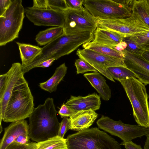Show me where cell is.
Masks as SVG:
<instances>
[{
  "instance_id": "d6986e66",
  "label": "cell",
  "mask_w": 149,
  "mask_h": 149,
  "mask_svg": "<svg viewBox=\"0 0 149 149\" xmlns=\"http://www.w3.org/2000/svg\"><path fill=\"white\" fill-rule=\"evenodd\" d=\"M18 45L22 62V68L30 64L39 56L42 51V48L30 44L16 42Z\"/></svg>"
},
{
  "instance_id": "f6af8a7d",
  "label": "cell",
  "mask_w": 149,
  "mask_h": 149,
  "mask_svg": "<svg viewBox=\"0 0 149 149\" xmlns=\"http://www.w3.org/2000/svg\"></svg>"
},
{
  "instance_id": "30bf717a",
  "label": "cell",
  "mask_w": 149,
  "mask_h": 149,
  "mask_svg": "<svg viewBox=\"0 0 149 149\" xmlns=\"http://www.w3.org/2000/svg\"><path fill=\"white\" fill-rule=\"evenodd\" d=\"M76 54L79 58L84 60L100 74L114 82L115 81L107 68L113 67H126L124 59L106 55L89 49H79Z\"/></svg>"
},
{
  "instance_id": "836d02e7",
  "label": "cell",
  "mask_w": 149,
  "mask_h": 149,
  "mask_svg": "<svg viewBox=\"0 0 149 149\" xmlns=\"http://www.w3.org/2000/svg\"><path fill=\"white\" fill-rule=\"evenodd\" d=\"M12 0H0V16L2 15L6 12L11 3Z\"/></svg>"
},
{
  "instance_id": "f546056e",
  "label": "cell",
  "mask_w": 149,
  "mask_h": 149,
  "mask_svg": "<svg viewBox=\"0 0 149 149\" xmlns=\"http://www.w3.org/2000/svg\"><path fill=\"white\" fill-rule=\"evenodd\" d=\"M69 126V118L68 117L63 118L60 123L57 136L63 138L65 133L70 129Z\"/></svg>"
},
{
  "instance_id": "8992f818",
  "label": "cell",
  "mask_w": 149,
  "mask_h": 149,
  "mask_svg": "<svg viewBox=\"0 0 149 149\" xmlns=\"http://www.w3.org/2000/svg\"><path fill=\"white\" fill-rule=\"evenodd\" d=\"M24 17V9L21 0H12L5 13L0 16V46L19 37Z\"/></svg>"
},
{
  "instance_id": "7a4b0ae2",
  "label": "cell",
  "mask_w": 149,
  "mask_h": 149,
  "mask_svg": "<svg viewBox=\"0 0 149 149\" xmlns=\"http://www.w3.org/2000/svg\"><path fill=\"white\" fill-rule=\"evenodd\" d=\"M33 97L24 75L18 81L4 112V122H13L29 118L34 108Z\"/></svg>"
},
{
  "instance_id": "7402d4cb",
  "label": "cell",
  "mask_w": 149,
  "mask_h": 149,
  "mask_svg": "<svg viewBox=\"0 0 149 149\" xmlns=\"http://www.w3.org/2000/svg\"><path fill=\"white\" fill-rule=\"evenodd\" d=\"M132 12L149 27V5L146 0H134Z\"/></svg>"
},
{
  "instance_id": "e0dca14e",
  "label": "cell",
  "mask_w": 149,
  "mask_h": 149,
  "mask_svg": "<svg viewBox=\"0 0 149 149\" xmlns=\"http://www.w3.org/2000/svg\"><path fill=\"white\" fill-rule=\"evenodd\" d=\"M124 37L114 31L97 27L94 33V38L89 43L107 46L113 48L122 41Z\"/></svg>"
},
{
  "instance_id": "9c48e42d",
  "label": "cell",
  "mask_w": 149,
  "mask_h": 149,
  "mask_svg": "<svg viewBox=\"0 0 149 149\" xmlns=\"http://www.w3.org/2000/svg\"><path fill=\"white\" fill-rule=\"evenodd\" d=\"M98 26L115 32L124 38L149 30V27L132 14L125 18L97 20Z\"/></svg>"
},
{
  "instance_id": "5bb4252c",
  "label": "cell",
  "mask_w": 149,
  "mask_h": 149,
  "mask_svg": "<svg viewBox=\"0 0 149 149\" xmlns=\"http://www.w3.org/2000/svg\"><path fill=\"white\" fill-rule=\"evenodd\" d=\"M65 104L74 113L78 111L92 109L95 111L101 104L100 96L94 93L85 96L71 95Z\"/></svg>"
},
{
  "instance_id": "9a60e30c",
  "label": "cell",
  "mask_w": 149,
  "mask_h": 149,
  "mask_svg": "<svg viewBox=\"0 0 149 149\" xmlns=\"http://www.w3.org/2000/svg\"><path fill=\"white\" fill-rule=\"evenodd\" d=\"M98 116V114L91 109L78 111L69 118L70 129L79 131L89 128Z\"/></svg>"
},
{
  "instance_id": "603a6c76",
  "label": "cell",
  "mask_w": 149,
  "mask_h": 149,
  "mask_svg": "<svg viewBox=\"0 0 149 149\" xmlns=\"http://www.w3.org/2000/svg\"><path fill=\"white\" fill-rule=\"evenodd\" d=\"M82 47L84 49H89L106 55L124 59V55L123 52L118 51L109 46L102 45L92 44L88 42L83 44Z\"/></svg>"
},
{
  "instance_id": "b9f144b4",
  "label": "cell",
  "mask_w": 149,
  "mask_h": 149,
  "mask_svg": "<svg viewBox=\"0 0 149 149\" xmlns=\"http://www.w3.org/2000/svg\"><path fill=\"white\" fill-rule=\"evenodd\" d=\"M146 136V138L144 146V149H149V134Z\"/></svg>"
},
{
  "instance_id": "44dd1931",
  "label": "cell",
  "mask_w": 149,
  "mask_h": 149,
  "mask_svg": "<svg viewBox=\"0 0 149 149\" xmlns=\"http://www.w3.org/2000/svg\"><path fill=\"white\" fill-rule=\"evenodd\" d=\"M64 33L62 27H51L40 31L36 36L35 40L40 45H45Z\"/></svg>"
},
{
  "instance_id": "6da1fadb",
  "label": "cell",
  "mask_w": 149,
  "mask_h": 149,
  "mask_svg": "<svg viewBox=\"0 0 149 149\" xmlns=\"http://www.w3.org/2000/svg\"><path fill=\"white\" fill-rule=\"evenodd\" d=\"M54 99L48 97L34 108L29 118V136L37 143L57 136L60 123Z\"/></svg>"
},
{
  "instance_id": "e575fe53",
  "label": "cell",
  "mask_w": 149,
  "mask_h": 149,
  "mask_svg": "<svg viewBox=\"0 0 149 149\" xmlns=\"http://www.w3.org/2000/svg\"><path fill=\"white\" fill-rule=\"evenodd\" d=\"M7 79L6 73L0 75V98L3 95L6 85Z\"/></svg>"
},
{
  "instance_id": "ab89813d",
  "label": "cell",
  "mask_w": 149,
  "mask_h": 149,
  "mask_svg": "<svg viewBox=\"0 0 149 149\" xmlns=\"http://www.w3.org/2000/svg\"><path fill=\"white\" fill-rule=\"evenodd\" d=\"M55 60L54 59H49L39 64L36 66V68H45L48 67L52 65V63Z\"/></svg>"
},
{
  "instance_id": "4fadbf2b",
  "label": "cell",
  "mask_w": 149,
  "mask_h": 149,
  "mask_svg": "<svg viewBox=\"0 0 149 149\" xmlns=\"http://www.w3.org/2000/svg\"><path fill=\"white\" fill-rule=\"evenodd\" d=\"M7 81L3 95L0 98V129H2L1 122L8 101L13 89L18 80L24 74L22 70V65L19 63H14L6 73Z\"/></svg>"
},
{
  "instance_id": "cb8c5ba5",
  "label": "cell",
  "mask_w": 149,
  "mask_h": 149,
  "mask_svg": "<svg viewBox=\"0 0 149 149\" xmlns=\"http://www.w3.org/2000/svg\"><path fill=\"white\" fill-rule=\"evenodd\" d=\"M36 149H68L66 139L58 136L37 143Z\"/></svg>"
},
{
  "instance_id": "ba28073f",
  "label": "cell",
  "mask_w": 149,
  "mask_h": 149,
  "mask_svg": "<svg viewBox=\"0 0 149 149\" xmlns=\"http://www.w3.org/2000/svg\"><path fill=\"white\" fill-rule=\"evenodd\" d=\"M65 12V18L63 29L66 35L95 31L97 27V19L85 8L81 10L69 9Z\"/></svg>"
},
{
  "instance_id": "ac0fdd59",
  "label": "cell",
  "mask_w": 149,
  "mask_h": 149,
  "mask_svg": "<svg viewBox=\"0 0 149 149\" xmlns=\"http://www.w3.org/2000/svg\"><path fill=\"white\" fill-rule=\"evenodd\" d=\"M84 76L98 93L102 99L108 101L111 96V90L104 78L98 72L86 73Z\"/></svg>"
},
{
  "instance_id": "484cf974",
  "label": "cell",
  "mask_w": 149,
  "mask_h": 149,
  "mask_svg": "<svg viewBox=\"0 0 149 149\" xmlns=\"http://www.w3.org/2000/svg\"><path fill=\"white\" fill-rule=\"evenodd\" d=\"M138 43L144 50H149V30L129 37Z\"/></svg>"
},
{
  "instance_id": "8fae6325",
  "label": "cell",
  "mask_w": 149,
  "mask_h": 149,
  "mask_svg": "<svg viewBox=\"0 0 149 149\" xmlns=\"http://www.w3.org/2000/svg\"><path fill=\"white\" fill-rule=\"evenodd\" d=\"M24 13L29 20L36 26H53L63 28L65 24V11L31 7L25 8Z\"/></svg>"
},
{
  "instance_id": "52a82bcc",
  "label": "cell",
  "mask_w": 149,
  "mask_h": 149,
  "mask_svg": "<svg viewBox=\"0 0 149 149\" xmlns=\"http://www.w3.org/2000/svg\"><path fill=\"white\" fill-rule=\"evenodd\" d=\"M96 123L99 128L118 137L125 142L149 134V127L125 124L120 120L115 121L104 115L97 120Z\"/></svg>"
},
{
  "instance_id": "277c9868",
  "label": "cell",
  "mask_w": 149,
  "mask_h": 149,
  "mask_svg": "<svg viewBox=\"0 0 149 149\" xmlns=\"http://www.w3.org/2000/svg\"><path fill=\"white\" fill-rule=\"evenodd\" d=\"M119 81L131 104L133 116L137 125L149 127V96L145 86L134 77Z\"/></svg>"
},
{
  "instance_id": "f35d334b",
  "label": "cell",
  "mask_w": 149,
  "mask_h": 149,
  "mask_svg": "<svg viewBox=\"0 0 149 149\" xmlns=\"http://www.w3.org/2000/svg\"><path fill=\"white\" fill-rule=\"evenodd\" d=\"M127 47L126 43L123 40L114 47L113 48L118 51L122 52L123 51L126 49Z\"/></svg>"
},
{
  "instance_id": "3957f363",
  "label": "cell",
  "mask_w": 149,
  "mask_h": 149,
  "mask_svg": "<svg viewBox=\"0 0 149 149\" xmlns=\"http://www.w3.org/2000/svg\"><path fill=\"white\" fill-rule=\"evenodd\" d=\"M66 139L68 149H122L114 138L96 127L69 135Z\"/></svg>"
},
{
  "instance_id": "60d3db41",
  "label": "cell",
  "mask_w": 149,
  "mask_h": 149,
  "mask_svg": "<svg viewBox=\"0 0 149 149\" xmlns=\"http://www.w3.org/2000/svg\"><path fill=\"white\" fill-rule=\"evenodd\" d=\"M141 55L146 60L149 62V50H145Z\"/></svg>"
},
{
  "instance_id": "7c38bea8",
  "label": "cell",
  "mask_w": 149,
  "mask_h": 149,
  "mask_svg": "<svg viewBox=\"0 0 149 149\" xmlns=\"http://www.w3.org/2000/svg\"><path fill=\"white\" fill-rule=\"evenodd\" d=\"M122 52L126 67L145 86L149 84V62L141 55L131 53L126 49Z\"/></svg>"
},
{
  "instance_id": "ffe728a7",
  "label": "cell",
  "mask_w": 149,
  "mask_h": 149,
  "mask_svg": "<svg viewBox=\"0 0 149 149\" xmlns=\"http://www.w3.org/2000/svg\"><path fill=\"white\" fill-rule=\"evenodd\" d=\"M67 67L64 63L57 67L53 75L45 82L39 83L42 89L50 93L55 91L57 86L63 79L67 73Z\"/></svg>"
},
{
  "instance_id": "2e32d148",
  "label": "cell",
  "mask_w": 149,
  "mask_h": 149,
  "mask_svg": "<svg viewBox=\"0 0 149 149\" xmlns=\"http://www.w3.org/2000/svg\"><path fill=\"white\" fill-rule=\"evenodd\" d=\"M29 125L24 120L12 122L4 128L3 136L0 144V149H5L19 135L29 134Z\"/></svg>"
},
{
  "instance_id": "74e56055",
  "label": "cell",
  "mask_w": 149,
  "mask_h": 149,
  "mask_svg": "<svg viewBox=\"0 0 149 149\" xmlns=\"http://www.w3.org/2000/svg\"><path fill=\"white\" fill-rule=\"evenodd\" d=\"M120 144L124 146L126 149H143L140 145L136 144L132 141L128 142L123 141Z\"/></svg>"
},
{
  "instance_id": "d4e9b609",
  "label": "cell",
  "mask_w": 149,
  "mask_h": 149,
  "mask_svg": "<svg viewBox=\"0 0 149 149\" xmlns=\"http://www.w3.org/2000/svg\"><path fill=\"white\" fill-rule=\"evenodd\" d=\"M107 70L113 78L119 81L132 77L137 78L134 73L127 67H111Z\"/></svg>"
},
{
  "instance_id": "5b68a950",
  "label": "cell",
  "mask_w": 149,
  "mask_h": 149,
  "mask_svg": "<svg viewBox=\"0 0 149 149\" xmlns=\"http://www.w3.org/2000/svg\"><path fill=\"white\" fill-rule=\"evenodd\" d=\"M130 0H85L83 5L97 19L125 18L132 15Z\"/></svg>"
},
{
  "instance_id": "83f0119b",
  "label": "cell",
  "mask_w": 149,
  "mask_h": 149,
  "mask_svg": "<svg viewBox=\"0 0 149 149\" xmlns=\"http://www.w3.org/2000/svg\"><path fill=\"white\" fill-rule=\"evenodd\" d=\"M123 41L127 44L126 50L133 54L142 55L145 50L136 42L134 41L129 37L124 38Z\"/></svg>"
},
{
  "instance_id": "d590c367",
  "label": "cell",
  "mask_w": 149,
  "mask_h": 149,
  "mask_svg": "<svg viewBox=\"0 0 149 149\" xmlns=\"http://www.w3.org/2000/svg\"><path fill=\"white\" fill-rule=\"evenodd\" d=\"M33 7L42 9H48L47 0H34Z\"/></svg>"
},
{
  "instance_id": "f1b7e54d",
  "label": "cell",
  "mask_w": 149,
  "mask_h": 149,
  "mask_svg": "<svg viewBox=\"0 0 149 149\" xmlns=\"http://www.w3.org/2000/svg\"><path fill=\"white\" fill-rule=\"evenodd\" d=\"M48 8L57 10L65 11L69 8L65 0H47Z\"/></svg>"
},
{
  "instance_id": "8d00e7d4",
  "label": "cell",
  "mask_w": 149,
  "mask_h": 149,
  "mask_svg": "<svg viewBox=\"0 0 149 149\" xmlns=\"http://www.w3.org/2000/svg\"><path fill=\"white\" fill-rule=\"evenodd\" d=\"M29 134H23L19 135L14 141L24 144H27L30 142Z\"/></svg>"
},
{
  "instance_id": "1f68e13d",
  "label": "cell",
  "mask_w": 149,
  "mask_h": 149,
  "mask_svg": "<svg viewBox=\"0 0 149 149\" xmlns=\"http://www.w3.org/2000/svg\"><path fill=\"white\" fill-rule=\"evenodd\" d=\"M58 114L61 118L70 117L74 113L65 104L63 103L60 108L58 112Z\"/></svg>"
},
{
  "instance_id": "7bdbcfd3",
  "label": "cell",
  "mask_w": 149,
  "mask_h": 149,
  "mask_svg": "<svg viewBox=\"0 0 149 149\" xmlns=\"http://www.w3.org/2000/svg\"><path fill=\"white\" fill-rule=\"evenodd\" d=\"M37 143L35 142H31V144L27 149H36Z\"/></svg>"
},
{
  "instance_id": "4dcf8cb0",
  "label": "cell",
  "mask_w": 149,
  "mask_h": 149,
  "mask_svg": "<svg viewBox=\"0 0 149 149\" xmlns=\"http://www.w3.org/2000/svg\"><path fill=\"white\" fill-rule=\"evenodd\" d=\"M84 0H65L66 4L69 9L72 10H81L84 7L83 6Z\"/></svg>"
},
{
  "instance_id": "4316f807",
  "label": "cell",
  "mask_w": 149,
  "mask_h": 149,
  "mask_svg": "<svg viewBox=\"0 0 149 149\" xmlns=\"http://www.w3.org/2000/svg\"><path fill=\"white\" fill-rule=\"evenodd\" d=\"M77 69V74H83L88 72H98L91 65L84 60L79 58L76 60L74 63Z\"/></svg>"
},
{
  "instance_id": "d6a6232c",
  "label": "cell",
  "mask_w": 149,
  "mask_h": 149,
  "mask_svg": "<svg viewBox=\"0 0 149 149\" xmlns=\"http://www.w3.org/2000/svg\"><path fill=\"white\" fill-rule=\"evenodd\" d=\"M31 144V142L28 144H24L13 141L10 143L5 149H27Z\"/></svg>"
},
{
  "instance_id": "ee69618b",
  "label": "cell",
  "mask_w": 149,
  "mask_h": 149,
  "mask_svg": "<svg viewBox=\"0 0 149 149\" xmlns=\"http://www.w3.org/2000/svg\"><path fill=\"white\" fill-rule=\"evenodd\" d=\"M147 2L148 5H149V0H146Z\"/></svg>"
}]
</instances>
